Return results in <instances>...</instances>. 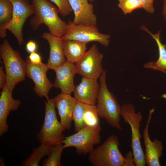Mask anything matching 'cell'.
Returning <instances> with one entry per match:
<instances>
[{
    "label": "cell",
    "instance_id": "obj_1",
    "mask_svg": "<svg viewBox=\"0 0 166 166\" xmlns=\"http://www.w3.org/2000/svg\"><path fill=\"white\" fill-rule=\"evenodd\" d=\"M31 4L34 14L30 21L32 28L37 30L44 24L53 35L61 38L66 32L67 23L59 17L58 9L47 0H32Z\"/></svg>",
    "mask_w": 166,
    "mask_h": 166
},
{
    "label": "cell",
    "instance_id": "obj_2",
    "mask_svg": "<svg viewBox=\"0 0 166 166\" xmlns=\"http://www.w3.org/2000/svg\"><path fill=\"white\" fill-rule=\"evenodd\" d=\"M106 71L104 70L99 78L100 87L96 106L97 112L99 117L104 119L109 125L122 131L120 124L121 107L107 86Z\"/></svg>",
    "mask_w": 166,
    "mask_h": 166
},
{
    "label": "cell",
    "instance_id": "obj_3",
    "mask_svg": "<svg viewBox=\"0 0 166 166\" xmlns=\"http://www.w3.org/2000/svg\"><path fill=\"white\" fill-rule=\"evenodd\" d=\"M0 54L7 77L6 85L11 93L15 85L25 80L26 64L19 52L12 48L6 39L0 45Z\"/></svg>",
    "mask_w": 166,
    "mask_h": 166
},
{
    "label": "cell",
    "instance_id": "obj_4",
    "mask_svg": "<svg viewBox=\"0 0 166 166\" xmlns=\"http://www.w3.org/2000/svg\"><path fill=\"white\" fill-rule=\"evenodd\" d=\"M120 144L117 136H110L89 153V163L93 166H124V157L119 149Z\"/></svg>",
    "mask_w": 166,
    "mask_h": 166
},
{
    "label": "cell",
    "instance_id": "obj_5",
    "mask_svg": "<svg viewBox=\"0 0 166 166\" xmlns=\"http://www.w3.org/2000/svg\"><path fill=\"white\" fill-rule=\"evenodd\" d=\"M45 113L44 122L36 137L41 144L53 146L62 143L65 136V129L57 118L53 98L45 101Z\"/></svg>",
    "mask_w": 166,
    "mask_h": 166
},
{
    "label": "cell",
    "instance_id": "obj_6",
    "mask_svg": "<svg viewBox=\"0 0 166 166\" xmlns=\"http://www.w3.org/2000/svg\"><path fill=\"white\" fill-rule=\"evenodd\" d=\"M121 115L124 121L128 124L131 128V147L135 166H145L146 164L144 154L140 141L141 137L140 132V124L143 119L141 113L140 112L136 113L133 105L128 103L121 107Z\"/></svg>",
    "mask_w": 166,
    "mask_h": 166
},
{
    "label": "cell",
    "instance_id": "obj_7",
    "mask_svg": "<svg viewBox=\"0 0 166 166\" xmlns=\"http://www.w3.org/2000/svg\"><path fill=\"white\" fill-rule=\"evenodd\" d=\"M101 129L100 124L95 127L85 126L75 133L65 137L62 142L63 149L73 147L79 155L89 153L94 149V146L101 142Z\"/></svg>",
    "mask_w": 166,
    "mask_h": 166
},
{
    "label": "cell",
    "instance_id": "obj_8",
    "mask_svg": "<svg viewBox=\"0 0 166 166\" xmlns=\"http://www.w3.org/2000/svg\"><path fill=\"white\" fill-rule=\"evenodd\" d=\"M61 38L62 40H75L87 43L95 41L107 47L110 36L100 33L96 26L77 25L69 20L66 32Z\"/></svg>",
    "mask_w": 166,
    "mask_h": 166
},
{
    "label": "cell",
    "instance_id": "obj_9",
    "mask_svg": "<svg viewBox=\"0 0 166 166\" xmlns=\"http://www.w3.org/2000/svg\"><path fill=\"white\" fill-rule=\"evenodd\" d=\"M103 55L95 44L86 51L75 64L77 73L83 77L97 79L104 71L102 65Z\"/></svg>",
    "mask_w": 166,
    "mask_h": 166
},
{
    "label": "cell",
    "instance_id": "obj_10",
    "mask_svg": "<svg viewBox=\"0 0 166 166\" xmlns=\"http://www.w3.org/2000/svg\"><path fill=\"white\" fill-rule=\"evenodd\" d=\"M9 0L13 5V17L6 29L14 35L19 44L22 45L24 42L23 27L27 18L34 14V11L29 0Z\"/></svg>",
    "mask_w": 166,
    "mask_h": 166
},
{
    "label": "cell",
    "instance_id": "obj_11",
    "mask_svg": "<svg viewBox=\"0 0 166 166\" xmlns=\"http://www.w3.org/2000/svg\"><path fill=\"white\" fill-rule=\"evenodd\" d=\"M25 61L26 76L34 82V92L40 97H45L46 100H49V93L53 85L47 77L46 73L49 69L46 64L43 63L34 64L28 58Z\"/></svg>",
    "mask_w": 166,
    "mask_h": 166
},
{
    "label": "cell",
    "instance_id": "obj_12",
    "mask_svg": "<svg viewBox=\"0 0 166 166\" xmlns=\"http://www.w3.org/2000/svg\"><path fill=\"white\" fill-rule=\"evenodd\" d=\"M53 70L56 73L53 86L60 89L61 93L71 95L75 89L74 78L77 73L75 64L66 61Z\"/></svg>",
    "mask_w": 166,
    "mask_h": 166
},
{
    "label": "cell",
    "instance_id": "obj_13",
    "mask_svg": "<svg viewBox=\"0 0 166 166\" xmlns=\"http://www.w3.org/2000/svg\"><path fill=\"white\" fill-rule=\"evenodd\" d=\"M154 110V108H152L149 111L146 127L143 131L145 148L144 157L146 164L148 166L160 165L159 159L162 155L163 148L161 142L158 139H155L153 141H152L148 134L149 125Z\"/></svg>",
    "mask_w": 166,
    "mask_h": 166
},
{
    "label": "cell",
    "instance_id": "obj_14",
    "mask_svg": "<svg viewBox=\"0 0 166 166\" xmlns=\"http://www.w3.org/2000/svg\"><path fill=\"white\" fill-rule=\"evenodd\" d=\"M97 80L82 77L73 92L74 97L78 101L88 105H96L100 87Z\"/></svg>",
    "mask_w": 166,
    "mask_h": 166
},
{
    "label": "cell",
    "instance_id": "obj_15",
    "mask_svg": "<svg viewBox=\"0 0 166 166\" xmlns=\"http://www.w3.org/2000/svg\"><path fill=\"white\" fill-rule=\"evenodd\" d=\"M74 15L73 22L77 25L95 26L97 17L93 5L88 0H68Z\"/></svg>",
    "mask_w": 166,
    "mask_h": 166
},
{
    "label": "cell",
    "instance_id": "obj_16",
    "mask_svg": "<svg viewBox=\"0 0 166 166\" xmlns=\"http://www.w3.org/2000/svg\"><path fill=\"white\" fill-rule=\"evenodd\" d=\"M53 99L55 106L58 111L61 124L65 129L70 130L73 112L77 101L71 95L61 93Z\"/></svg>",
    "mask_w": 166,
    "mask_h": 166
},
{
    "label": "cell",
    "instance_id": "obj_17",
    "mask_svg": "<svg viewBox=\"0 0 166 166\" xmlns=\"http://www.w3.org/2000/svg\"><path fill=\"white\" fill-rule=\"evenodd\" d=\"M21 104L19 100H15L6 85L2 89L0 96V136L8 131L7 120L10 112L16 110Z\"/></svg>",
    "mask_w": 166,
    "mask_h": 166
},
{
    "label": "cell",
    "instance_id": "obj_18",
    "mask_svg": "<svg viewBox=\"0 0 166 166\" xmlns=\"http://www.w3.org/2000/svg\"><path fill=\"white\" fill-rule=\"evenodd\" d=\"M41 37L48 42L50 47L49 56L46 65L49 69L54 70L66 61L62 46L61 38L55 36L51 33H43Z\"/></svg>",
    "mask_w": 166,
    "mask_h": 166
},
{
    "label": "cell",
    "instance_id": "obj_19",
    "mask_svg": "<svg viewBox=\"0 0 166 166\" xmlns=\"http://www.w3.org/2000/svg\"><path fill=\"white\" fill-rule=\"evenodd\" d=\"M62 43L66 61L71 63L75 64L86 51V43L72 40H62Z\"/></svg>",
    "mask_w": 166,
    "mask_h": 166
},
{
    "label": "cell",
    "instance_id": "obj_20",
    "mask_svg": "<svg viewBox=\"0 0 166 166\" xmlns=\"http://www.w3.org/2000/svg\"><path fill=\"white\" fill-rule=\"evenodd\" d=\"M140 29L149 33L155 40L157 45L159 51V57L155 61H151L145 64V68L156 70L158 71L166 70V45L161 42L160 38V31L156 34L150 32L145 26H142Z\"/></svg>",
    "mask_w": 166,
    "mask_h": 166
},
{
    "label": "cell",
    "instance_id": "obj_21",
    "mask_svg": "<svg viewBox=\"0 0 166 166\" xmlns=\"http://www.w3.org/2000/svg\"><path fill=\"white\" fill-rule=\"evenodd\" d=\"M13 5L9 0H0V37L6 36V27L13 17Z\"/></svg>",
    "mask_w": 166,
    "mask_h": 166
},
{
    "label": "cell",
    "instance_id": "obj_22",
    "mask_svg": "<svg viewBox=\"0 0 166 166\" xmlns=\"http://www.w3.org/2000/svg\"><path fill=\"white\" fill-rule=\"evenodd\" d=\"M49 146L46 143H43L39 147L34 148L30 156L22 162V165L38 166L42 158L48 155Z\"/></svg>",
    "mask_w": 166,
    "mask_h": 166
},
{
    "label": "cell",
    "instance_id": "obj_23",
    "mask_svg": "<svg viewBox=\"0 0 166 166\" xmlns=\"http://www.w3.org/2000/svg\"><path fill=\"white\" fill-rule=\"evenodd\" d=\"M63 143H60L53 146H50L49 148V154L47 158L43 161V166H61V158L63 149Z\"/></svg>",
    "mask_w": 166,
    "mask_h": 166
},
{
    "label": "cell",
    "instance_id": "obj_24",
    "mask_svg": "<svg viewBox=\"0 0 166 166\" xmlns=\"http://www.w3.org/2000/svg\"><path fill=\"white\" fill-rule=\"evenodd\" d=\"M99 117L95 105L85 104L83 116L85 126L95 127L100 124Z\"/></svg>",
    "mask_w": 166,
    "mask_h": 166
},
{
    "label": "cell",
    "instance_id": "obj_25",
    "mask_svg": "<svg viewBox=\"0 0 166 166\" xmlns=\"http://www.w3.org/2000/svg\"><path fill=\"white\" fill-rule=\"evenodd\" d=\"M85 105V104L77 101L75 107L72 120L74 122L75 131L76 132L85 126L83 119Z\"/></svg>",
    "mask_w": 166,
    "mask_h": 166
},
{
    "label": "cell",
    "instance_id": "obj_26",
    "mask_svg": "<svg viewBox=\"0 0 166 166\" xmlns=\"http://www.w3.org/2000/svg\"><path fill=\"white\" fill-rule=\"evenodd\" d=\"M118 7L124 15L130 14L134 10L143 8L140 0H118Z\"/></svg>",
    "mask_w": 166,
    "mask_h": 166
},
{
    "label": "cell",
    "instance_id": "obj_27",
    "mask_svg": "<svg viewBox=\"0 0 166 166\" xmlns=\"http://www.w3.org/2000/svg\"><path fill=\"white\" fill-rule=\"evenodd\" d=\"M58 8L59 13L63 16L69 15L72 11L68 0H50Z\"/></svg>",
    "mask_w": 166,
    "mask_h": 166
},
{
    "label": "cell",
    "instance_id": "obj_28",
    "mask_svg": "<svg viewBox=\"0 0 166 166\" xmlns=\"http://www.w3.org/2000/svg\"><path fill=\"white\" fill-rule=\"evenodd\" d=\"M143 6V8L148 13H154L155 9L153 6L154 0H140Z\"/></svg>",
    "mask_w": 166,
    "mask_h": 166
},
{
    "label": "cell",
    "instance_id": "obj_29",
    "mask_svg": "<svg viewBox=\"0 0 166 166\" xmlns=\"http://www.w3.org/2000/svg\"><path fill=\"white\" fill-rule=\"evenodd\" d=\"M28 58L30 62L34 64H39L42 63L41 56L36 52L30 53Z\"/></svg>",
    "mask_w": 166,
    "mask_h": 166
},
{
    "label": "cell",
    "instance_id": "obj_30",
    "mask_svg": "<svg viewBox=\"0 0 166 166\" xmlns=\"http://www.w3.org/2000/svg\"><path fill=\"white\" fill-rule=\"evenodd\" d=\"M124 157V166H135L132 152L131 151L129 152Z\"/></svg>",
    "mask_w": 166,
    "mask_h": 166
},
{
    "label": "cell",
    "instance_id": "obj_31",
    "mask_svg": "<svg viewBox=\"0 0 166 166\" xmlns=\"http://www.w3.org/2000/svg\"><path fill=\"white\" fill-rule=\"evenodd\" d=\"M3 66H0V89H2L6 85L7 77Z\"/></svg>",
    "mask_w": 166,
    "mask_h": 166
},
{
    "label": "cell",
    "instance_id": "obj_32",
    "mask_svg": "<svg viewBox=\"0 0 166 166\" xmlns=\"http://www.w3.org/2000/svg\"><path fill=\"white\" fill-rule=\"evenodd\" d=\"M37 47L36 43L33 40H29L26 45V50L30 53L35 52L37 49Z\"/></svg>",
    "mask_w": 166,
    "mask_h": 166
},
{
    "label": "cell",
    "instance_id": "obj_33",
    "mask_svg": "<svg viewBox=\"0 0 166 166\" xmlns=\"http://www.w3.org/2000/svg\"><path fill=\"white\" fill-rule=\"evenodd\" d=\"M162 14L166 21V0H164V5L163 9Z\"/></svg>",
    "mask_w": 166,
    "mask_h": 166
},
{
    "label": "cell",
    "instance_id": "obj_34",
    "mask_svg": "<svg viewBox=\"0 0 166 166\" xmlns=\"http://www.w3.org/2000/svg\"><path fill=\"white\" fill-rule=\"evenodd\" d=\"M161 71L164 73L166 74V70H162ZM162 97L164 98H166V94H164L163 95Z\"/></svg>",
    "mask_w": 166,
    "mask_h": 166
},
{
    "label": "cell",
    "instance_id": "obj_35",
    "mask_svg": "<svg viewBox=\"0 0 166 166\" xmlns=\"http://www.w3.org/2000/svg\"><path fill=\"white\" fill-rule=\"evenodd\" d=\"M91 2H93L94 0H88Z\"/></svg>",
    "mask_w": 166,
    "mask_h": 166
}]
</instances>
